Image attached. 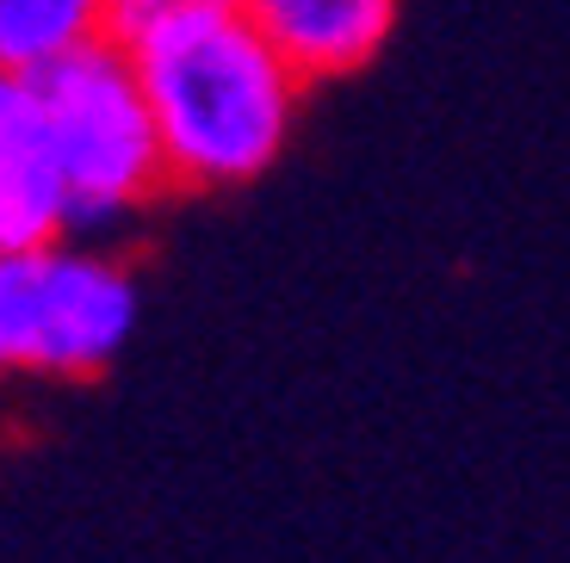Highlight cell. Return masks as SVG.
Segmentation results:
<instances>
[{"label":"cell","instance_id":"6da1fadb","mask_svg":"<svg viewBox=\"0 0 570 563\" xmlns=\"http://www.w3.org/2000/svg\"><path fill=\"white\" fill-rule=\"evenodd\" d=\"M118 43L137 62L168 180L180 192L255 186L292 149L311 81L261 38L236 0L180 13Z\"/></svg>","mask_w":570,"mask_h":563},{"label":"cell","instance_id":"3957f363","mask_svg":"<svg viewBox=\"0 0 570 563\" xmlns=\"http://www.w3.org/2000/svg\"><path fill=\"white\" fill-rule=\"evenodd\" d=\"M142 285L112 241L0 248V378H100L125 359Z\"/></svg>","mask_w":570,"mask_h":563},{"label":"cell","instance_id":"8992f818","mask_svg":"<svg viewBox=\"0 0 570 563\" xmlns=\"http://www.w3.org/2000/svg\"><path fill=\"white\" fill-rule=\"evenodd\" d=\"M100 38H112V0H0V75L38 81Z\"/></svg>","mask_w":570,"mask_h":563},{"label":"cell","instance_id":"7a4b0ae2","mask_svg":"<svg viewBox=\"0 0 570 563\" xmlns=\"http://www.w3.org/2000/svg\"><path fill=\"white\" fill-rule=\"evenodd\" d=\"M31 87L43 99L57 168L69 186V236L112 241L174 186L137 62L118 38H100L43 69Z\"/></svg>","mask_w":570,"mask_h":563},{"label":"cell","instance_id":"5b68a950","mask_svg":"<svg viewBox=\"0 0 570 563\" xmlns=\"http://www.w3.org/2000/svg\"><path fill=\"white\" fill-rule=\"evenodd\" d=\"M311 87L360 75L397 31L403 0H236Z\"/></svg>","mask_w":570,"mask_h":563},{"label":"cell","instance_id":"277c9868","mask_svg":"<svg viewBox=\"0 0 570 563\" xmlns=\"http://www.w3.org/2000/svg\"><path fill=\"white\" fill-rule=\"evenodd\" d=\"M69 236V186L57 168L50 118L31 81L0 75V248Z\"/></svg>","mask_w":570,"mask_h":563},{"label":"cell","instance_id":"52a82bcc","mask_svg":"<svg viewBox=\"0 0 570 563\" xmlns=\"http://www.w3.org/2000/svg\"><path fill=\"white\" fill-rule=\"evenodd\" d=\"M199 7H217V0H112V38H137V31H149V26L199 13Z\"/></svg>","mask_w":570,"mask_h":563}]
</instances>
